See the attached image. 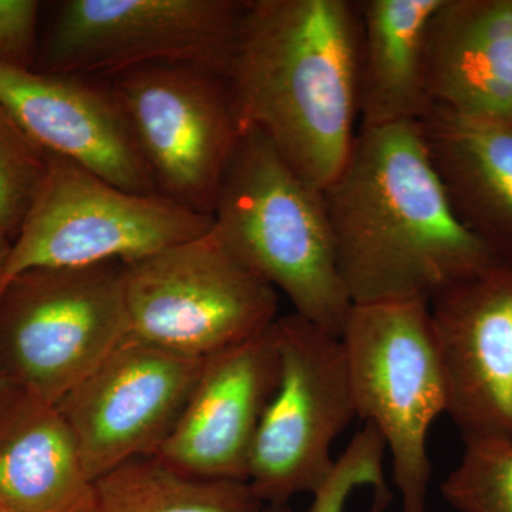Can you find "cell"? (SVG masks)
I'll use <instances>...</instances> for the list:
<instances>
[{"label": "cell", "instance_id": "7", "mask_svg": "<svg viewBox=\"0 0 512 512\" xmlns=\"http://www.w3.org/2000/svg\"><path fill=\"white\" fill-rule=\"evenodd\" d=\"M124 264L128 335L205 357L278 319L279 295L207 234Z\"/></svg>", "mask_w": 512, "mask_h": 512}, {"label": "cell", "instance_id": "24", "mask_svg": "<svg viewBox=\"0 0 512 512\" xmlns=\"http://www.w3.org/2000/svg\"><path fill=\"white\" fill-rule=\"evenodd\" d=\"M13 239L9 237L8 232L0 227V279L5 274L6 265H8L10 252H12Z\"/></svg>", "mask_w": 512, "mask_h": 512}, {"label": "cell", "instance_id": "25", "mask_svg": "<svg viewBox=\"0 0 512 512\" xmlns=\"http://www.w3.org/2000/svg\"><path fill=\"white\" fill-rule=\"evenodd\" d=\"M265 512H293L289 504L286 505H266Z\"/></svg>", "mask_w": 512, "mask_h": 512}, {"label": "cell", "instance_id": "13", "mask_svg": "<svg viewBox=\"0 0 512 512\" xmlns=\"http://www.w3.org/2000/svg\"><path fill=\"white\" fill-rule=\"evenodd\" d=\"M278 379L275 322L205 357L180 419L154 457L185 476L248 483L256 433Z\"/></svg>", "mask_w": 512, "mask_h": 512}, {"label": "cell", "instance_id": "16", "mask_svg": "<svg viewBox=\"0 0 512 512\" xmlns=\"http://www.w3.org/2000/svg\"><path fill=\"white\" fill-rule=\"evenodd\" d=\"M93 495L59 407L0 380V512H92Z\"/></svg>", "mask_w": 512, "mask_h": 512}, {"label": "cell", "instance_id": "23", "mask_svg": "<svg viewBox=\"0 0 512 512\" xmlns=\"http://www.w3.org/2000/svg\"><path fill=\"white\" fill-rule=\"evenodd\" d=\"M40 8L36 0H0V63L36 69Z\"/></svg>", "mask_w": 512, "mask_h": 512}, {"label": "cell", "instance_id": "14", "mask_svg": "<svg viewBox=\"0 0 512 512\" xmlns=\"http://www.w3.org/2000/svg\"><path fill=\"white\" fill-rule=\"evenodd\" d=\"M0 106L47 153L69 158L121 190L158 195L106 79L0 63Z\"/></svg>", "mask_w": 512, "mask_h": 512}, {"label": "cell", "instance_id": "4", "mask_svg": "<svg viewBox=\"0 0 512 512\" xmlns=\"http://www.w3.org/2000/svg\"><path fill=\"white\" fill-rule=\"evenodd\" d=\"M127 336L121 261L39 266L0 288V380L56 406Z\"/></svg>", "mask_w": 512, "mask_h": 512}, {"label": "cell", "instance_id": "21", "mask_svg": "<svg viewBox=\"0 0 512 512\" xmlns=\"http://www.w3.org/2000/svg\"><path fill=\"white\" fill-rule=\"evenodd\" d=\"M47 170L46 151L0 106V227L15 241Z\"/></svg>", "mask_w": 512, "mask_h": 512}, {"label": "cell", "instance_id": "5", "mask_svg": "<svg viewBox=\"0 0 512 512\" xmlns=\"http://www.w3.org/2000/svg\"><path fill=\"white\" fill-rule=\"evenodd\" d=\"M356 417L382 434L403 512H426L427 436L447 412L429 302L353 305L340 333Z\"/></svg>", "mask_w": 512, "mask_h": 512}, {"label": "cell", "instance_id": "9", "mask_svg": "<svg viewBox=\"0 0 512 512\" xmlns=\"http://www.w3.org/2000/svg\"><path fill=\"white\" fill-rule=\"evenodd\" d=\"M245 0H64L40 36L36 72L110 79L154 62L227 73Z\"/></svg>", "mask_w": 512, "mask_h": 512}, {"label": "cell", "instance_id": "11", "mask_svg": "<svg viewBox=\"0 0 512 512\" xmlns=\"http://www.w3.org/2000/svg\"><path fill=\"white\" fill-rule=\"evenodd\" d=\"M204 362L128 335L60 400L93 481L128 461L156 456Z\"/></svg>", "mask_w": 512, "mask_h": 512}, {"label": "cell", "instance_id": "19", "mask_svg": "<svg viewBox=\"0 0 512 512\" xmlns=\"http://www.w3.org/2000/svg\"><path fill=\"white\" fill-rule=\"evenodd\" d=\"M247 481L185 476L141 457L94 481L92 512H265Z\"/></svg>", "mask_w": 512, "mask_h": 512}, {"label": "cell", "instance_id": "2", "mask_svg": "<svg viewBox=\"0 0 512 512\" xmlns=\"http://www.w3.org/2000/svg\"><path fill=\"white\" fill-rule=\"evenodd\" d=\"M360 52L356 0H245L227 72L239 116L322 191L359 130Z\"/></svg>", "mask_w": 512, "mask_h": 512}, {"label": "cell", "instance_id": "18", "mask_svg": "<svg viewBox=\"0 0 512 512\" xmlns=\"http://www.w3.org/2000/svg\"><path fill=\"white\" fill-rule=\"evenodd\" d=\"M362 22L359 127L414 123L431 106L426 37L441 0H356Z\"/></svg>", "mask_w": 512, "mask_h": 512}, {"label": "cell", "instance_id": "15", "mask_svg": "<svg viewBox=\"0 0 512 512\" xmlns=\"http://www.w3.org/2000/svg\"><path fill=\"white\" fill-rule=\"evenodd\" d=\"M431 106L512 123V0H441L426 37Z\"/></svg>", "mask_w": 512, "mask_h": 512}, {"label": "cell", "instance_id": "3", "mask_svg": "<svg viewBox=\"0 0 512 512\" xmlns=\"http://www.w3.org/2000/svg\"><path fill=\"white\" fill-rule=\"evenodd\" d=\"M214 231L252 274L282 292L296 315L339 336L352 311L323 191L247 128L222 181Z\"/></svg>", "mask_w": 512, "mask_h": 512}, {"label": "cell", "instance_id": "1", "mask_svg": "<svg viewBox=\"0 0 512 512\" xmlns=\"http://www.w3.org/2000/svg\"><path fill=\"white\" fill-rule=\"evenodd\" d=\"M323 197L353 305L430 302L500 264L458 220L420 121L359 127Z\"/></svg>", "mask_w": 512, "mask_h": 512}, {"label": "cell", "instance_id": "12", "mask_svg": "<svg viewBox=\"0 0 512 512\" xmlns=\"http://www.w3.org/2000/svg\"><path fill=\"white\" fill-rule=\"evenodd\" d=\"M431 329L447 414L463 439L512 441V268L494 264L437 293Z\"/></svg>", "mask_w": 512, "mask_h": 512}, {"label": "cell", "instance_id": "10", "mask_svg": "<svg viewBox=\"0 0 512 512\" xmlns=\"http://www.w3.org/2000/svg\"><path fill=\"white\" fill-rule=\"evenodd\" d=\"M279 379L249 463L248 484L265 505L315 493L335 466L333 443L356 419L339 336L302 316L275 320Z\"/></svg>", "mask_w": 512, "mask_h": 512}, {"label": "cell", "instance_id": "17", "mask_svg": "<svg viewBox=\"0 0 512 512\" xmlns=\"http://www.w3.org/2000/svg\"><path fill=\"white\" fill-rule=\"evenodd\" d=\"M420 126L458 220L512 268V123L433 107Z\"/></svg>", "mask_w": 512, "mask_h": 512}, {"label": "cell", "instance_id": "8", "mask_svg": "<svg viewBox=\"0 0 512 512\" xmlns=\"http://www.w3.org/2000/svg\"><path fill=\"white\" fill-rule=\"evenodd\" d=\"M47 170L13 241L0 288L39 266L128 262L207 234L214 218L160 195L121 190L69 158L47 153Z\"/></svg>", "mask_w": 512, "mask_h": 512}, {"label": "cell", "instance_id": "20", "mask_svg": "<svg viewBox=\"0 0 512 512\" xmlns=\"http://www.w3.org/2000/svg\"><path fill=\"white\" fill-rule=\"evenodd\" d=\"M440 490L458 512H512V441L464 440L463 457Z\"/></svg>", "mask_w": 512, "mask_h": 512}, {"label": "cell", "instance_id": "6", "mask_svg": "<svg viewBox=\"0 0 512 512\" xmlns=\"http://www.w3.org/2000/svg\"><path fill=\"white\" fill-rule=\"evenodd\" d=\"M158 195L212 217L245 128L227 73L190 62H154L114 74Z\"/></svg>", "mask_w": 512, "mask_h": 512}, {"label": "cell", "instance_id": "22", "mask_svg": "<svg viewBox=\"0 0 512 512\" xmlns=\"http://www.w3.org/2000/svg\"><path fill=\"white\" fill-rule=\"evenodd\" d=\"M386 444L382 434L365 423L335 460L325 483L313 493L309 512H345L349 495L359 487H372L377 508L389 503L390 493L384 481L383 458Z\"/></svg>", "mask_w": 512, "mask_h": 512}]
</instances>
